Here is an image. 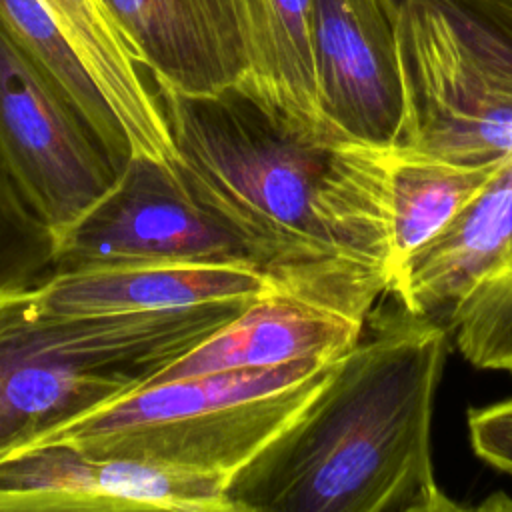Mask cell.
<instances>
[{
    "label": "cell",
    "mask_w": 512,
    "mask_h": 512,
    "mask_svg": "<svg viewBox=\"0 0 512 512\" xmlns=\"http://www.w3.org/2000/svg\"><path fill=\"white\" fill-rule=\"evenodd\" d=\"M308 412L228 486L258 512H398L436 484L432 416L448 328L368 318Z\"/></svg>",
    "instance_id": "obj_1"
},
{
    "label": "cell",
    "mask_w": 512,
    "mask_h": 512,
    "mask_svg": "<svg viewBox=\"0 0 512 512\" xmlns=\"http://www.w3.org/2000/svg\"><path fill=\"white\" fill-rule=\"evenodd\" d=\"M154 90L186 192L238 240L274 292L368 322L388 286L346 252L326 220L320 190L330 148L286 130L238 86L210 96Z\"/></svg>",
    "instance_id": "obj_2"
},
{
    "label": "cell",
    "mask_w": 512,
    "mask_h": 512,
    "mask_svg": "<svg viewBox=\"0 0 512 512\" xmlns=\"http://www.w3.org/2000/svg\"><path fill=\"white\" fill-rule=\"evenodd\" d=\"M250 302L64 314L36 284L0 286V456L150 386Z\"/></svg>",
    "instance_id": "obj_3"
},
{
    "label": "cell",
    "mask_w": 512,
    "mask_h": 512,
    "mask_svg": "<svg viewBox=\"0 0 512 512\" xmlns=\"http://www.w3.org/2000/svg\"><path fill=\"white\" fill-rule=\"evenodd\" d=\"M342 358L152 384L54 426L12 452L62 444L94 458L206 474L228 490L248 464L308 412Z\"/></svg>",
    "instance_id": "obj_4"
},
{
    "label": "cell",
    "mask_w": 512,
    "mask_h": 512,
    "mask_svg": "<svg viewBox=\"0 0 512 512\" xmlns=\"http://www.w3.org/2000/svg\"><path fill=\"white\" fill-rule=\"evenodd\" d=\"M398 146L456 164L512 158V38L448 0H392Z\"/></svg>",
    "instance_id": "obj_5"
},
{
    "label": "cell",
    "mask_w": 512,
    "mask_h": 512,
    "mask_svg": "<svg viewBox=\"0 0 512 512\" xmlns=\"http://www.w3.org/2000/svg\"><path fill=\"white\" fill-rule=\"evenodd\" d=\"M0 154L54 254L116 188L132 158L104 138L2 22Z\"/></svg>",
    "instance_id": "obj_6"
},
{
    "label": "cell",
    "mask_w": 512,
    "mask_h": 512,
    "mask_svg": "<svg viewBox=\"0 0 512 512\" xmlns=\"http://www.w3.org/2000/svg\"><path fill=\"white\" fill-rule=\"evenodd\" d=\"M146 264L254 266L176 170L132 156L116 188L58 246L54 272Z\"/></svg>",
    "instance_id": "obj_7"
},
{
    "label": "cell",
    "mask_w": 512,
    "mask_h": 512,
    "mask_svg": "<svg viewBox=\"0 0 512 512\" xmlns=\"http://www.w3.org/2000/svg\"><path fill=\"white\" fill-rule=\"evenodd\" d=\"M314 48L332 128L344 140L394 144L402 80L392 0H314Z\"/></svg>",
    "instance_id": "obj_8"
},
{
    "label": "cell",
    "mask_w": 512,
    "mask_h": 512,
    "mask_svg": "<svg viewBox=\"0 0 512 512\" xmlns=\"http://www.w3.org/2000/svg\"><path fill=\"white\" fill-rule=\"evenodd\" d=\"M152 74L188 96L238 86L246 52L238 0H104Z\"/></svg>",
    "instance_id": "obj_9"
},
{
    "label": "cell",
    "mask_w": 512,
    "mask_h": 512,
    "mask_svg": "<svg viewBox=\"0 0 512 512\" xmlns=\"http://www.w3.org/2000/svg\"><path fill=\"white\" fill-rule=\"evenodd\" d=\"M238 2L246 52V72L238 88L298 138L324 148L344 142L320 100L314 0Z\"/></svg>",
    "instance_id": "obj_10"
},
{
    "label": "cell",
    "mask_w": 512,
    "mask_h": 512,
    "mask_svg": "<svg viewBox=\"0 0 512 512\" xmlns=\"http://www.w3.org/2000/svg\"><path fill=\"white\" fill-rule=\"evenodd\" d=\"M40 302L64 314H126L254 302L276 294L250 264H146L60 270L36 282Z\"/></svg>",
    "instance_id": "obj_11"
},
{
    "label": "cell",
    "mask_w": 512,
    "mask_h": 512,
    "mask_svg": "<svg viewBox=\"0 0 512 512\" xmlns=\"http://www.w3.org/2000/svg\"><path fill=\"white\" fill-rule=\"evenodd\" d=\"M364 328L366 322L290 296L266 294L250 302L236 318L194 350L164 368L152 384L242 368L336 360L358 344Z\"/></svg>",
    "instance_id": "obj_12"
},
{
    "label": "cell",
    "mask_w": 512,
    "mask_h": 512,
    "mask_svg": "<svg viewBox=\"0 0 512 512\" xmlns=\"http://www.w3.org/2000/svg\"><path fill=\"white\" fill-rule=\"evenodd\" d=\"M512 242V158L484 192L394 278L390 292L410 314L444 324Z\"/></svg>",
    "instance_id": "obj_13"
},
{
    "label": "cell",
    "mask_w": 512,
    "mask_h": 512,
    "mask_svg": "<svg viewBox=\"0 0 512 512\" xmlns=\"http://www.w3.org/2000/svg\"><path fill=\"white\" fill-rule=\"evenodd\" d=\"M62 28L122 126L132 156L176 170L178 154L152 74L104 0H40Z\"/></svg>",
    "instance_id": "obj_14"
},
{
    "label": "cell",
    "mask_w": 512,
    "mask_h": 512,
    "mask_svg": "<svg viewBox=\"0 0 512 512\" xmlns=\"http://www.w3.org/2000/svg\"><path fill=\"white\" fill-rule=\"evenodd\" d=\"M0 488H54L132 498L202 500L226 494L218 478L132 460L94 458L62 444L0 456Z\"/></svg>",
    "instance_id": "obj_15"
},
{
    "label": "cell",
    "mask_w": 512,
    "mask_h": 512,
    "mask_svg": "<svg viewBox=\"0 0 512 512\" xmlns=\"http://www.w3.org/2000/svg\"><path fill=\"white\" fill-rule=\"evenodd\" d=\"M392 282L430 240H434L510 160L456 164L388 144ZM392 286V284H390Z\"/></svg>",
    "instance_id": "obj_16"
},
{
    "label": "cell",
    "mask_w": 512,
    "mask_h": 512,
    "mask_svg": "<svg viewBox=\"0 0 512 512\" xmlns=\"http://www.w3.org/2000/svg\"><path fill=\"white\" fill-rule=\"evenodd\" d=\"M0 22L12 38L60 84L84 116L118 150L132 156L128 138L94 78L40 0H0Z\"/></svg>",
    "instance_id": "obj_17"
},
{
    "label": "cell",
    "mask_w": 512,
    "mask_h": 512,
    "mask_svg": "<svg viewBox=\"0 0 512 512\" xmlns=\"http://www.w3.org/2000/svg\"><path fill=\"white\" fill-rule=\"evenodd\" d=\"M444 326L474 368L512 372V242L450 310Z\"/></svg>",
    "instance_id": "obj_18"
},
{
    "label": "cell",
    "mask_w": 512,
    "mask_h": 512,
    "mask_svg": "<svg viewBox=\"0 0 512 512\" xmlns=\"http://www.w3.org/2000/svg\"><path fill=\"white\" fill-rule=\"evenodd\" d=\"M0 512H258L224 494L202 500L132 498L54 488H0Z\"/></svg>",
    "instance_id": "obj_19"
},
{
    "label": "cell",
    "mask_w": 512,
    "mask_h": 512,
    "mask_svg": "<svg viewBox=\"0 0 512 512\" xmlns=\"http://www.w3.org/2000/svg\"><path fill=\"white\" fill-rule=\"evenodd\" d=\"M54 246L20 194L0 154V286L36 282V268L52 270Z\"/></svg>",
    "instance_id": "obj_20"
},
{
    "label": "cell",
    "mask_w": 512,
    "mask_h": 512,
    "mask_svg": "<svg viewBox=\"0 0 512 512\" xmlns=\"http://www.w3.org/2000/svg\"><path fill=\"white\" fill-rule=\"evenodd\" d=\"M466 424L474 454L512 476V398L470 408Z\"/></svg>",
    "instance_id": "obj_21"
},
{
    "label": "cell",
    "mask_w": 512,
    "mask_h": 512,
    "mask_svg": "<svg viewBox=\"0 0 512 512\" xmlns=\"http://www.w3.org/2000/svg\"><path fill=\"white\" fill-rule=\"evenodd\" d=\"M512 38V0H448Z\"/></svg>",
    "instance_id": "obj_22"
},
{
    "label": "cell",
    "mask_w": 512,
    "mask_h": 512,
    "mask_svg": "<svg viewBox=\"0 0 512 512\" xmlns=\"http://www.w3.org/2000/svg\"><path fill=\"white\" fill-rule=\"evenodd\" d=\"M398 512H474V510L468 506H462L460 502L450 498L438 484H434L422 496H418Z\"/></svg>",
    "instance_id": "obj_23"
},
{
    "label": "cell",
    "mask_w": 512,
    "mask_h": 512,
    "mask_svg": "<svg viewBox=\"0 0 512 512\" xmlns=\"http://www.w3.org/2000/svg\"><path fill=\"white\" fill-rule=\"evenodd\" d=\"M474 512H512V496L506 492H492L482 502L472 506Z\"/></svg>",
    "instance_id": "obj_24"
}]
</instances>
